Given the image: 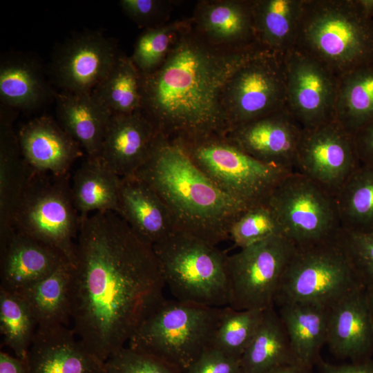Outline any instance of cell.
<instances>
[{
	"mask_svg": "<svg viewBox=\"0 0 373 373\" xmlns=\"http://www.w3.org/2000/svg\"><path fill=\"white\" fill-rule=\"evenodd\" d=\"M151 245L113 211L82 218L70 281L76 335L103 361L125 347L165 299Z\"/></svg>",
	"mask_w": 373,
	"mask_h": 373,
	"instance_id": "6da1fadb",
	"label": "cell"
},
{
	"mask_svg": "<svg viewBox=\"0 0 373 373\" xmlns=\"http://www.w3.org/2000/svg\"><path fill=\"white\" fill-rule=\"evenodd\" d=\"M264 52L269 51L260 45L243 50L213 46L189 19L162 64L140 73V111L166 137L225 135L226 86L242 66Z\"/></svg>",
	"mask_w": 373,
	"mask_h": 373,
	"instance_id": "7a4b0ae2",
	"label": "cell"
},
{
	"mask_svg": "<svg viewBox=\"0 0 373 373\" xmlns=\"http://www.w3.org/2000/svg\"><path fill=\"white\" fill-rule=\"evenodd\" d=\"M134 175L160 198L177 230L216 246L229 239L233 222L249 209L202 171L177 139L159 134Z\"/></svg>",
	"mask_w": 373,
	"mask_h": 373,
	"instance_id": "3957f363",
	"label": "cell"
},
{
	"mask_svg": "<svg viewBox=\"0 0 373 373\" xmlns=\"http://www.w3.org/2000/svg\"><path fill=\"white\" fill-rule=\"evenodd\" d=\"M294 50L340 77L373 63V19L355 0H303Z\"/></svg>",
	"mask_w": 373,
	"mask_h": 373,
	"instance_id": "277c9868",
	"label": "cell"
},
{
	"mask_svg": "<svg viewBox=\"0 0 373 373\" xmlns=\"http://www.w3.org/2000/svg\"><path fill=\"white\" fill-rule=\"evenodd\" d=\"M223 308L165 298L140 324L128 346L184 373L211 347Z\"/></svg>",
	"mask_w": 373,
	"mask_h": 373,
	"instance_id": "5b68a950",
	"label": "cell"
},
{
	"mask_svg": "<svg viewBox=\"0 0 373 373\" xmlns=\"http://www.w3.org/2000/svg\"><path fill=\"white\" fill-rule=\"evenodd\" d=\"M152 247L165 285L175 300L228 306V256L216 245L176 230Z\"/></svg>",
	"mask_w": 373,
	"mask_h": 373,
	"instance_id": "8992f818",
	"label": "cell"
},
{
	"mask_svg": "<svg viewBox=\"0 0 373 373\" xmlns=\"http://www.w3.org/2000/svg\"><path fill=\"white\" fill-rule=\"evenodd\" d=\"M70 180V173L56 175L32 169L15 208L12 227L55 248L74 266L82 219L73 202Z\"/></svg>",
	"mask_w": 373,
	"mask_h": 373,
	"instance_id": "52a82bcc",
	"label": "cell"
},
{
	"mask_svg": "<svg viewBox=\"0 0 373 373\" xmlns=\"http://www.w3.org/2000/svg\"><path fill=\"white\" fill-rule=\"evenodd\" d=\"M177 140L202 171L247 208L268 202L278 183L294 173L256 160L225 135Z\"/></svg>",
	"mask_w": 373,
	"mask_h": 373,
	"instance_id": "ba28073f",
	"label": "cell"
},
{
	"mask_svg": "<svg viewBox=\"0 0 373 373\" xmlns=\"http://www.w3.org/2000/svg\"><path fill=\"white\" fill-rule=\"evenodd\" d=\"M365 287L336 240L296 248L281 278L274 305L302 303L329 307Z\"/></svg>",
	"mask_w": 373,
	"mask_h": 373,
	"instance_id": "9c48e42d",
	"label": "cell"
},
{
	"mask_svg": "<svg viewBox=\"0 0 373 373\" xmlns=\"http://www.w3.org/2000/svg\"><path fill=\"white\" fill-rule=\"evenodd\" d=\"M268 204L296 248L334 241L342 229L335 196L299 173L285 177Z\"/></svg>",
	"mask_w": 373,
	"mask_h": 373,
	"instance_id": "30bf717a",
	"label": "cell"
},
{
	"mask_svg": "<svg viewBox=\"0 0 373 373\" xmlns=\"http://www.w3.org/2000/svg\"><path fill=\"white\" fill-rule=\"evenodd\" d=\"M296 249L280 235L228 256V306L238 310L274 307L281 278Z\"/></svg>",
	"mask_w": 373,
	"mask_h": 373,
	"instance_id": "8fae6325",
	"label": "cell"
},
{
	"mask_svg": "<svg viewBox=\"0 0 373 373\" xmlns=\"http://www.w3.org/2000/svg\"><path fill=\"white\" fill-rule=\"evenodd\" d=\"M284 57L264 52L245 63L231 77L223 99L228 132L285 108Z\"/></svg>",
	"mask_w": 373,
	"mask_h": 373,
	"instance_id": "7c38bea8",
	"label": "cell"
},
{
	"mask_svg": "<svg viewBox=\"0 0 373 373\" xmlns=\"http://www.w3.org/2000/svg\"><path fill=\"white\" fill-rule=\"evenodd\" d=\"M360 165L353 135L336 119L303 131L296 172L334 196Z\"/></svg>",
	"mask_w": 373,
	"mask_h": 373,
	"instance_id": "4fadbf2b",
	"label": "cell"
},
{
	"mask_svg": "<svg viewBox=\"0 0 373 373\" xmlns=\"http://www.w3.org/2000/svg\"><path fill=\"white\" fill-rule=\"evenodd\" d=\"M285 108L303 130L335 119L338 77L294 50L284 57Z\"/></svg>",
	"mask_w": 373,
	"mask_h": 373,
	"instance_id": "5bb4252c",
	"label": "cell"
},
{
	"mask_svg": "<svg viewBox=\"0 0 373 373\" xmlns=\"http://www.w3.org/2000/svg\"><path fill=\"white\" fill-rule=\"evenodd\" d=\"M116 42L99 31L77 33L54 51L50 66L53 84L62 92L91 93L120 53Z\"/></svg>",
	"mask_w": 373,
	"mask_h": 373,
	"instance_id": "9a60e30c",
	"label": "cell"
},
{
	"mask_svg": "<svg viewBox=\"0 0 373 373\" xmlns=\"http://www.w3.org/2000/svg\"><path fill=\"white\" fill-rule=\"evenodd\" d=\"M303 131L285 108L236 127L225 136L256 160L296 172Z\"/></svg>",
	"mask_w": 373,
	"mask_h": 373,
	"instance_id": "2e32d148",
	"label": "cell"
},
{
	"mask_svg": "<svg viewBox=\"0 0 373 373\" xmlns=\"http://www.w3.org/2000/svg\"><path fill=\"white\" fill-rule=\"evenodd\" d=\"M336 357L361 362L373 354V323L367 289H357L328 307L327 340Z\"/></svg>",
	"mask_w": 373,
	"mask_h": 373,
	"instance_id": "e0dca14e",
	"label": "cell"
},
{
	"mask_svg": "<svg viewBox=\"0 0 373 373\" xmlns=\"http://www.w3.org/2000/svg\"><path fill=\"white\" fill-rule=\"evenodd\" d=\"M26 361L29 373H106L105 362L68 326L38 327Z\"/></svg>",
	"mask_w": 373,
	"mask_h": 373,
	"instance_id": "ac0fdd59",
	"label": "cell"
},
{
	"mask_svg": "<svg viewBox=\"0 0 373 373\" xmlns=\"http://www.w3.org/2000/svg\"><path fill=\"white\" fill-rule=\"evenodd\" d=\"M190 19L197 32L213 46L243 50L260 45L254 27L253 0L200 1Z\"/></svg>",
	"mask_w": 373,
	"mask_h": 373,
	"instance_id": "d6986e66",
	"label": "cell"
},
{
	"mask_svg": "<svg viewBox=\"0 0 373 373\" xmlns=\"http://www.w3.org/2000/svg\"><path fill=\"white\" fill-rule=\"evenodd\" d=\"M66 262L55 248L15 231L0 243V289L20 294Z\"/></svg>",
	"mask_w": 373,
	"mask_h": 373,
	"instance_id": "ffe728a7",
	"label": "cell"
},
{
	"mask_svg": "<svg viewBox=\"0 0 373 373\" xmlns=\"http://www.w3.org/2000/svg\"><path fill=\"white\" fill-rule=\"evenodd\" d=\"M158 135L140 111L113 114L97 158L120 178L133 175L148 158Z\"/></svg>",
	"mask_w": 373,
	"mask_h": 373,
	"instance_id": "44dd1931",
	"label": "cell"
},
{
	"mask_svg": "<svg viewBox=\"0 0 373 373\" xmlns=\"http://www.w3.org/2000/svg\"><path fill=\"white\" fill-rule=\"evenodd\" d=\"M17 136L24 160L37 172L69 174L73 164L83 155L81 145L48 116L30 120Z\"/></svg>",
	"mask_w": 373,
	"mask_h": 373,
	"instance_id": "7402d4cb",
	"label": "cell"
},
{
	"mask_svg": "<svg viewBox=\"0 0 373 373\" xmlns=\"http://www.w3.org/2000/svg\"><path fill=\"white\" fill-rule=\"evenodd\" d=\"M118 214L153 246L177 230L166 206L143 180L133 175L120 178Z\"/></svg>",
	"mask_w": 373,
	"mask_h": 373,
	"instance_id": "603a6c76",
	"label": "cell"
},
{
	"mask_svg": "<svg viewBox=\"0 0 373 373\" xmlns=\"http://www.w3.org/2000/svg\"><path fill=\"white\" fill-rule=\"evenodd\" d=\"M15 111L0 108V243L15 231L13 214L32 169L23 159L12 124Z\"/></svg>",
	"mask_w": 373,
	"mask_h": 373,
	"instance_id": "cb8c5ba5",
	"label": "cell"
},
{
	"mask_svg": "<svg viewBox=\"0 0 373 373\" xmlns=\"http://www.w3.org/2000/svg\"><path fill=\"white\" fill-rule=\"evenodd\" d=\"M55 94L36 58L22 52L1 57V105L14 111H33L55 99Z\"/></svg>",
	"mask_w": 373,
	"mask_h": 373,
	"instance_id": "d4e9b609",
	"label": "cell"
},
{
	"mask_svg": "<svg viewBox=\"0 0 373 373\" xmlns=\"http://www.w3.org/2000/svg\"><path fill=\"white\" fill-rule=\"evenodd\" d=\"M58 123L82 147L88 157L99 155L112 113L91 93H56Z\"/></svg>",
	"mask_w": 373,
	"mask_h": 373,
	"instance_id": "484cf974",
	"label": "cell"
},
{
	"mask_svg": "<svg viewBox=\"0 0 373 373\" xmlns=\"http://www.w3.org/2000/svg\"><path fill=\"white\" fill-rule=\"evenodd\" d=\"M278 313L298 362L310 367L317 365L326 344L328 307L287 303L278 307Z\"/></svg>",
	"mask_w": 373,
	"mask_h": 373,
	"instance_id": "4316f807",
	"label": "cell"
},
{
	"mask_svg": "<svg viewBox=\"0 0 373 373\" xmlns=\"http://www.w3.org/2000/svg\"><path fill=\"white\" fill-rule=\"evenodd\" d=\"M303 0H253L258 44L285 57L294 49Z\"/></svg>",
	"mask_w": 373,
	"mask_h": 373,
	"instance_id": "83f0119b",
	"label": "cell"
},
{
	"mask_svg": "<svg viewBox=\"0 0 373 373\" xmlns=\"http://www.w3.org/2000/svg\"><path fill=\"white\" fill-rule=\"evenodd\" d=\"M120 178L97 157H87L71 180L73 199L81 219L95 212L119 213Z\"/></svg>",
	"mask_w": 373,
	"mask_h": 373,
	"instance_id": "f1b7e54d",
	"label": "cell"
},
{
	"mask_svg": "<svg viewBox=\"0 0 373 373\" xmlns=\"http://www.w3.org/2000/svg\"><path fill=\"white\" fill-rule=\"evenodd\" d=\"M299 363L283 323L274 307L265 310L252 341L240 358L241 373H266L276 367Z\"/></svg>",
	"mask_w": 373,
	"mask_h": 373,
	"instance_id": "f546056e",
	"label": "cell"
},
{
	"mask_svg": "<svg viewBox=\"0 0 373 373\" xmlns=\"http://www.w3.org/2000/svg\"><path fill=\"white\" fill-rule=\"evenodd\" d=\"M73 266L66 262L21 295L38 327L68 326L72 320L70 281Z\"/></svg>",
	"mask_w": 373,
	"mask_h": 373,
	"instance_id": "4dcf8cb0",
	"label": "cell"
},
{
	"mask_svg": "<svg viewBox=\"0 0 373 373\" xmlns=\"http://www.w3.org/2000/svg\"><path fill=\"white\" fill-rule=\"evenodd\" d=\"M335 119L352 135L373 120V63L338 77Z\"/></svg>",
	"mask_w": 373,
	"mask_h": 373,
	"instance_id": "1f68e13d",
	"label": "cell"
},
{
	"mask_svg": "<svg viewBox=\"0 0 373 373\" xmlns=\"http://www.w3.org/2000/svg\"><path fill=\"white\" fill-rule=\"evenodd\" d=\"M335 198L342 229L373 231V166L361 164Z\"/></svg>",
	"mask_w": 373,
	"mask_h": 373,
	"instance_id": "d6a6232c",
	"label": "cell"
},
{
	"mask_svg": "<svg viewBox=\"0 0 373 373\" xmlns=\"http://www.w3.org/2000/svg\"><path fill=\"white\" fill-rule=\"evenodd\" d=\"M113 114L140 111V73L130 57L120 52L112 68L92 92Z\"/></svg>",
	"mask_w": 373,
	"mask_h": 373,
	"instance_id": "836d02e7",
	"label": "cell"
},
{
	"mask_svg": "<svg viewBox=\"0 0 373 373\" xmlns=\"http://www.w3.org/2000/svg\"><path fill=\"white\" fill-rule=\"evenodd\" d=\"M38 325L26 301L19 294L0 289V332L2 344L15 356L27 360Z\"/></svg>",
	"mask_w": 373,
	"mask_h": 373,
	"instance_id": "e575fe53",
	"label": "cell"
},
{
	"mask_svg": "<svg viewBox=\"0 0 373 373\" xmlns=\"http://www.w3.org/2000/svg\"><path fill=\"white\" fill-rule=\"evenodd\" d=\"M265 310H238L224 307L211 347L229 356L240 358L256 334Z\"/></svg>",
	"mask_w": 373,
	"mask_h": 373,
	"instance_id": "d590c367",
	"label": "cell"
},
{
	"mask_svg": "<svg viewBox=\"0 0 373 373\" xmlns=\"http://www.w3.org/2000/svg\"><path fill=\"white\" fill-rule=\"evenodd\" d=\"M186 21L187 19L169 21L146 28L140 34L130 57L140 73H151L162 64Z\"/></svg>",
	"mask_w": 373,
	"mask_h": 373,
	"instance_id": "8d00e7d4",
	"label": "cell"
},
{
	"mask_svg": "<svg viewBox=\"0 0 373 373\" xmlns=\"http://www.w3.org/2000/svg\"><path fill=\"white\" fill-rule=\"evenodd\" d=\"M280 235L283 236L276 215L267 202L243 211L233 222L229 239L242 249Z\"/></svg>",
	"mask_w": 373,
	"mask_h": 373,
	"instance_id": "74e56055",
	"label": "cell"
},
{
	"mask_svg": "<svg viewBox=\"0 0 373 373\" xmlns=\"http://www.w3.org/2000/svg\"><path fill=\"white\" fill-rule=\"evenodd\" d=\"M336 241L363 285L366 289L373 288V231L341 229Z\"/></svg>",
	"mask_w": 373,
	"mask_h": 373,
	"instance_id": "f35d334b",
	"label": "cell"
},
{
	"mask_svg": "<svg viewBox=\"0 0 373 373\" xmlns=\"http://www.w3.org/2000/svg\"><path fill=\"white\" fill-rule=\"evenodd\" d=\"M106 373H178L157 358L128 346L105 361Z\"/></svg>",
	"mask_w": 373,
	"mask_h": 373,
	"instance_id": "ab89813d",
	"label": "cell"
},
{
	"mask_svg": "<svg viewBox=\"0 0 373 373\" xmlns=\"http://www.w3.org/2000/svg\"><path fill=\"white\" fill-rule=\"evenodd\" d=\"M175 3V1L168 0H121L119 2L124 14L145 29L169 22Z\"/></svg>",
	"mask_w": 373,
	"mask_h": 373,
	"instance_id": "60d3db41",
	"label": "cell"
},
{
	"mask_svg": "<svg viewBox=\"0 0 373 373\" xmlns=\"http://www.w3.org/2000/svg\"><path fill=\"white\" fill-rule=\"evenodd\" d=\"M184 373H241L240 358L229 356L209 347Z\"/></svg>",
	"mask_w": 373,
	"mask_h": 373,
	"instance_id": "b9f144b4",
	"label": "cell"
},
{
	"mask_svg": "<svg viewBox=\"0 0 373 373\" xmlns=\"http://www.w3.org/2000/svg\"><path fill=\"white\" fill-rule=\"evenodd\" d=\"M361 164L373 166V120L353 135Z\"/></svg>",
	"mask_w": 373,
	"mask_h": 373,
	"instance_id": "7bdbcfd3",
	"label": "cell"
},
{
	"mask_svg": "<svg viewBox=\"0 0 373 373\" xmlns=\"http://www.w3.org/2000/svg\"><path fill=\"white\" fill-rule=\"evenodd\" d=\"M317 365L321 373H373V361L371 359L334 365L325 362L321 358Z\"/></svg>",
	"mask_w": 373,
	"mask_h": 373,
	"instance_id": "ee69618b",
	"label": "cell"
},
{
	"mask_svg": "<svg viewBox=\"0 0 373 373\" xmlns=\"http://www.w3.org/2000/svg\"><path fill=\"white\" fill-rule=\"evenodd\" d=\"M0 373H29L27 361L1 351Z\"/></svg>",
	"mask_w": 373,
	"mask_h": 373,
	"instance_id": "f6af8a7d",
	"label": "cell"
},
{
	"mask_svg": "<svg viewBox=\"0 0 373 373\" xmlns=\"http://www.w3.org/2000/svg\"><path fill=\"white\" fill-rule=\"evenodd\" d=\"M266 373H313L312 367L300 363L287 364L276 367Z\"/></svg>",
	"mask_w": 373,
	"mask_h": 373,
	"instance_id": "bcb514c9",
	"label": "cell"
},
{
	"mask_svg": "<svg viewBox=\"0 0 373 373\" xmlns=\"http://www.w3.org/2000/svg\"><path fill=\"white\" fill-rule=\"evenodd\" d=\"M356 3L362 12L367 17L373 19V0H355Z\"/></svg>",
	"mask_w": 373,
	"mask_h": 373,
	"instance_id": "7dc6e473",
	"label": "cell"
},
{
	"mask_svg": "<svg viewBox=\"0 0 373 373\" xmlns=\"http://www.w3.org/2000/svg\"><path fill=\"white\" fill-rule=\"evenodd\" d=\"M366 289H367L369 307H370L372 323H373V288H369Z\"/></svg>",
	"mask_w": 373,
	"mask_h": 373,
	"instance_id": "c3c4849f",
	"label": "cell"
}]
</instances>
